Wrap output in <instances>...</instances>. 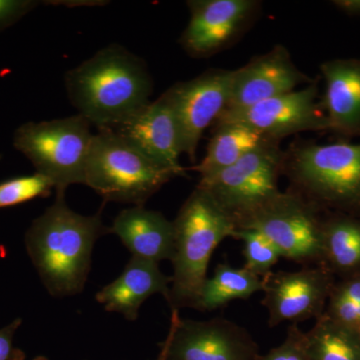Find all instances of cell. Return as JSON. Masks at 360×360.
Listing matches in <instances>:
<instances>
[{"instance_id":"6da1fadb","label":"cell","mask_w":360,"mask_h":360,"mask_svg":"<svg viewBox=\"0 0 360 360\" xmlns=\"http://www.w3.org/2000/svg\"><path fill=\"white\" fill-rule=\"evenodd\" d=\"M108 233L101 210L94 215L79 214L68 207L65 194H56L25 236L26 252L47 292L58 298L82 293L97 239Z\"/></svg>"},{"instance_id":"7a4b0ae2","label":"cell","mask_w":360,"mask_h":360,"mask_svg":"<svg viewBox=\"0 0 360 360\" xmlns=\"http://www.w3.org/2000/svg\"><path fill=\"white\" fill-rule=\"evenodd\" d=\"M68 98L98 129H113L148 105L153 82L143 59L110 44L65 73Z\"/></svg>"},{"instance_id":"3957f363","label":"cell","mask_w":360,"mask_h":360,"mask_svg":"<svg viewBox=\"0 0 360 360\" xmlns=\"http://www.w3.org/2000/svg\"><path fill=\"white\" fill-rule=\"evenodd\" d=\"M174 252L167 303L172 310L193 309L198 302L213 251L227 238H233L236 224L207 191L196 186L174 220Z\"/></svg>"},{"instance_id":"277c9868","label":"cell","mask_w":360,"mask_h":360,"mask_svg":"<svg viewBox=\"0 0 360 360\" xmlns=\"http://www.w3.org/2000/svg\"><path fill=\"white\" fill-rule=\"evenodd\" d=\"M283 174L319 210L360 217V143L295 142L284 150Z\"/></svg>"},{"instance_id":"5b68a950","label":"cell","mask_w":360,"mask_h":360,"mask_svg":"<svg viewBox=\"0 0 360 360\" xmlns=\"http://www.w3.org/2000/svg\"><path fill=\"white\" fill-rule=\"evenodd\" d=\"M180 176L158 165L111 129H98L90 146L85 186L104 202L143 206L149 198Z\"/></svg>"},{"instance_id":"8992f818","label":"cell","mask_w":360,"mask_h":360,"mask_svg":"<svg viewBox=\"0 0 360 360\" xmlns=\"http://www.w3.org/2000/svg\"><path fill=\"white\" fill-rule=\"evenodd\" d=\"M91 123L80 115L27 122L14 132L13 146L53 184L56 194L71 184H84L85 168L94 134Z\"/></svg>"},{"instance_id":"52a82bcc","label":"cell","mask_w":360,"mask_h":360,"mask_svg":"<svg viewBox=\"0 0 360 360\" xmlns=\"http://www.w3.org/2000/svg\"><path fill=\"white\" fill-rule=\"evenodd\" d=\"M321 210L293 189L279 191L236 224V229H252L269 239L281 257L307 265L322 264L323 219Z\"/></svg>"},{"instance_id":"ba28073f","label":"cell","mask_w":360,"mask_h":360,"mask_svg":"<svg viewBox=\"0 0 360 360\" xmlns=\"http://www.w3.org/2000/svg\"><path fill=\"white\" fill-rule=\"evenodd\" d=\"M281 142H266L231 167L200 179L198 186L212 196L236 227L281 191L284 158Z\"/></svg>"},{"instance_id":"9c48e42d","label":"cell","mask_w":360,"mask_h":360,"mask_svg":"<svg viewBox=\"0 0 360 360\" xmlns=\"http://www.w3.org/2000/svg\"><path fill=\"white\" fill-rule=\"evenodd\" d=\"M165 360H258L259 349L245 328L224 319H182L172 310Z\"/></svg>"},{"instance_id":"30bf717a","label":"cell","mask_w":360,"mask_h":360,"mask_svg":"<svg viewBox=\"0 0 360 360\" xmlns=\"http://www.w3.org/2000/svg\"><path fill=\"white\" fill-rule=\"evenodd\" d=\"M319 82L241 110H225L214 123H233L272 141L307 131H328L323 108L317 103ZM213 123V124H214Z\"/></svg>"},{"instance_id":"8fae6325","label":"cell","mask_w":360,"mask_h":360,"mask_svg":"<svg viewBox=\"0 0 360 360\" xmlns=\"http://www.w3.org/2000/svg\"><path fill=\"white\" fill-rule=\"evenodd\" d=\"M186 4L191 18L179 44L194 58H210L236 44L262 9L257 0H191Z\"/></svg>"},{"instance_id":"7c38bea8","label":"cell","mask_w":360,"mask_h":360,"mask_svg":"<svg viewBox=\"0 0 360 360\" xmlns=\"http://www.w3.org/2000/svg\"><path fill=\"white\" fill-rule=\"evenodd\" d=\"M232 70L212 68L165 92L179 122L182 151L193 165L205 129L221 115L229 98Z\"/></svg>"},{"instance_id":"4fadbf2b","label":"cell","mask_w":360,"mask_h":360,"mask_svg":"<svg viewBox=\"0 0 360 360\" xmlns=\"http://www.w3.org/2000/svg\"><path fill=\"white\" fill-rule=\"evenodd\" d=\"M335 283V274L322 264L298 271L270 272L262 278V304L269 311V326L319 319Z\"/></svg>"},{"instance_id":"5bb4252c","label":"cell","mask_w":360,"mask_h":360,"mask_svg":"<svg viewBox=\"0 0 360 360\" xmlns=\"http://www.w3.org/2000/svg\"><path fill=\"white\" fill-rule=\"evenodd\" d=\"M314 82L293 63L283 45L250 59L245 65L232 70L229 103L225 110L248 108L295 91L302 84Z\"/></svg>"},{"instance_id":"9a60e30c","label":"cell","mask_w":360,"mask_h":360,"mask_svg":"<svg viewBox=\"0 0 360 360\" xmlns=\"http://www.w3.org/2000/svg\"><path fill=\"white\" fill-rule=\"evenodd\" d=\"M111 130L151 160L186 176L179 162L184 151L179 122L165 94Z\"/></svg>"},{"instance_id":"2e32d148","label":"cell","mask_w":360,"mask_h":360,"mask_svg":"<svg viewBox=\"0 0 360 360\" xmlns=\"http://www.w3.org/2000/svg\"><path fill=\"white\" fill-rule=\"evenodd\" d=\"M321 71L326 82L322 106L328 131L360 136V58L324 61Z\"/></svg>"},{"instance_id":"e0dca14e","label":"cell","mask_w":360,"mask_h":360,"mask_svg":"<svg viewBox=\"0 0 360 360\" xmlns=\"http://www.w3.org/2000/svg\"><path fill=\"white\" fill-rule=\"evenodd\" d=\"M172 281V276L161 271L160 264L132 257L122 274L96 293V300L106 311L134 321L141 305L150 296L161 295L167 302Z\"/></svg>"},{"instance_id":"ac0fdd59","label":"cell","mask_w":360,"mask_h":360,"mask_svg":"<svg viewBox=\"0 0 360 360\" xmlns=\"http://www.w3.org/2000/svg\"><path fill=\"white\" fill-rule=\"evenodd\" d=\"M132 257L160 264L172 262L174 252V225L162 213L144 206L125 208L110 227Z\"/></svg>"},{"instance_id":"d6986e66","label":"cell","mask_w":360,"mask_h":360,"mask_svg":"<svg viewBox=\"0 0 360 360\" xmlns=\"http://www.w3.org/2000/svg\"><path fill=\"white\" fill-rule=\"evenodd\" d=\"M272 141L255 130L233 123H214L205 158L191 168L201 177L231 167L243 156Z\"/></svg>"},{"instance_id":"ffe728a7","label":"cell","mask_w":360,"mask_h":360,"mask_svg":"<svg viewBox=\"0 0 360 360\" xmlns=\"http://www.w3.org/2000/svg\"><path fill=\"white\" fill-rule=\"evenodd\" d=\"M321 264L343 278L360 272V217L336 213L323 219Z\"/></svg>"},{"instance_id":"44dd1931","label":"cell","mask_w":360,"mask_h":360,"mask_svg":"<svg viewBox=\"0 0 360 360\" xmlns=\"http://www.w3.org/2000/svg\"><path fill=\"white\" fill-rule=\"evenodd\" d=\"M262 291V278L246 269L229 264L217 265L212 277H207L193 309L213 311L236 300H248Z\"/></svg>"},{"instance_id":"7402d4cb","label":"cell","mask_w":360,"mask_h":360,"mask_svg":"<svg viewBox=\"0 0 360 360\" xmlns=\"http://www.w3.org/2000/svg\"><path fill=\"white\" fill-rule=\"evenodd\" d=\"M305 335L310 360H360V333L326 314Z\"/></svg>"},{"instance_id":"603a6c76","label":"cell","mask_w":360,"mask_h":360,"mask_svg":"<svg viewBox=\"0 0 360 360\" xmlns=\"http://www.w3.org/2000/svg\"><path fill=\"white\" fill-rule=\"evenodd\" d=\"M233 238L243 243L245 269L262 278L271 272L272 267L281 257L276 245L257 231L236 229Z\"/></svg>"},{"instance_id":"cb8c5ba5","label":"cell","mask_w":360,"mask_h":360,"mask_svg":"<svg viewBox=\"0 0 360 360\" xmlns=\"http://www.w3.org/2000/svg\"><path fill=\"white\" fill-rule=\"evenodd\" d=\"M52 189L54 186L51 180L37 172L7 179L0 182V208L22 205L35 198H49Z\"/></svg>"},{"instance_id":"d4e9b609","label":"cell","mask_w":360,"mask_h":360,"mask_svg":"<svg viewBox=\"0 0 360 360\" xmlns=\"http://www.w3.org/2000/svg\"><path fill=\"white\" fill-rule=\"evenodd\" d=\"M258 360H310L305 333L292 324L283 342L266 354L260 355Z\"/></svg>"},{"instance_id":"484cf974","label":"cell","mask_w":360,"mask_h":360,"mask_svg":"<svg viewBox=\"0 0 360 360\" xmlns=\"http://www.w3.org/2000/svg\"><path fill=\"white\" fill-rule=\"evenodd\" d=\"M35 0H0V32L39 6Z\"/></svg>"},{"instance_id":"4316f807","label":"cell","mask_w":360,"mask_h":360,"mask_svg":"<svg viewBox=\"0 0 360 360\" xmlns=\"http://www.w3.org/2000/svg\"><path fill=\"white\" fill-rule=\"evenodd\" d=\"M22 322V319L18 317L0 328V360H25V352L14 345V338Z\"/></svg>"},{"instance_id":"83f0119b","label":"cell","mask_w":360,"mask_h":360,"mask_svg":"<svg viewBox=\"0 0 360 360\" xmlns=\"http://www.w3.org/2000/svg\"><path fill=\"white\" fill-rule=\"evenodd\" d=\"M333 4L348 15L360 16V0H335Z\"/></svg>"},{"instance_id":"f1b7e54d","label":"cell","mask_w":360,"mask_h":360,"mask_svg":"<svg viewBox=\"0 0 360 360\" xmlns=\"http://www.w3.org/2000/svg\"><path fill=\"white\" fill-rule=\"evenodd\" d=\"M51 4H60L61 6H104V4H108L105 1H51Z\"/></svg>"},{"instance_id":"f546056e","label":"cell","mask_w":360,"mask_h":360,"mask_svg":"<svg viewBox=\"0 0 360 360\" xmlns=\"http://www.w3.org/2000/svg\"><path fill=\"white\" fill-rule=\"evenodd\" d=\"M155 360H165V347L163 342L161 343L160 354Z\"/></svg>"},{"instance_id":"4dcf8cb0","label":"cell","mask_w":360,"mask_h":360,"mask_svg":"<svg viewBox=\"0 0 360 360\" xmlns=\"http://www.w3.org/2000/svg\"><path fill=\"white\" fill-rule=\"evenodd\" d=\"M32 360H49L46 356H42V355H39V356H35Z\"/></svg>"}]
</instances>
